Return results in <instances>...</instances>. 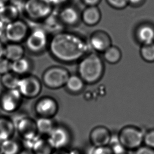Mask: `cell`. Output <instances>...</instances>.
Listing matches in <instances>:
<instances>
[{
    "label": "cell",
    "mask_w": 154,
    "mask_h": 154,
    "mask_svg": "<svg viewBox=\"0 0 154 154\" xmlns=\"http://www.w3.org/2000/svg\"><path fill=\"white\" fill-rule=\"evenodd\" d=\"M15 130L22 139L30 137L39 134L36 126V121L24 114H18L11 119Z\"/></svg>",
    "instance_id": "10"
},
{
    "label": "cell",
    "mask_w": 154,
    "mask_h": 154,
    "mask_svg": "<svg viewBox=\"0 0 154 154\" xmlns=\"http://www.w3.org/2000/svg\"><path fill=\"white\" fill-rule=\"evenodd\" d=\"M10 0H0V8L4 6L5 5L8 4Z\"/></svg>",
    "instance_id": "40"
},
{
    "label": "cell",
    "mask_w": 154,
    "mask_h": 154,
    "mask_svg": "<svg viewBox=\"0 0 154 154\" xmlns=\"http://www.w3.org/2000/svg\"><path fill=\"white\" fill-rule=\"evenodd\" d=\"M54 6L49 0H25L23 11L28 19L32 21H44L52 14Z\"/></svg>",
    "instance_id": "3"
},
{
    "label": "cell",
    "mask_w": 154,
    "mask_h": 154,
    "mask_svg": "<svg viewBox=\"0 0 154 154\" xmlns=\"http://www.w3.org/2000/svg\"><path fill=\"white\" fill-rule=\"evenodd\" d=\"M58 103L50 96H44L36 103L34 109L39 117L52 118L58 112Z\"/></svg>",
    "instance_id": "12"
},
{
    "label": "cell",
    "mask_w": 154,
    "mask_h": 154,
    "mask_svg": "<svg viewBox=\"0 0 154 154\" xmlns=\"http://www.w3.org/2000/svg\"><path fill=\"white\" fill-rule=\"evenodd\" d=\"M101 14L100 11L95 6H89L83 11L82 18L83 22L87 25H95L100 21Z\"/></svg>",
    "instance_id": "22"
},
{
    "label": "cell",
    "mask_w": 154,
    "mask_h": 154,
    "mask_svg": "<svg viewBox=\"0 0 154 154\" xmlns=\"http://www.w3.org/2000/svg\"><path fill=\"white\" fill-rule=\"evenodd\" d=\"M144 144L145 145L154 149V129L150 130L144 134Z\"/></svg>",
    "instance_id": "30"
},
{
    "label": "cell",
    "mask_w": 154,
    "mask_h": 154,
    "mask_svg": "<svg viewBox=\"0 0 154 154\" xmlns=\"http://www.w3.org/2000/svg\"><path fill=\"white\" fill-rule=\"evenodd\" d=\"M85 82L79 75H70L65 85L67 90L72 93H78L83 90Z\"/></svg>",
    "instance_id": "24"
},
{
    "label": "cell",
    "mask_w": 154,
    "mask_h": 154,
    "mask_svg": "<svg viewBox=\"0 0 154 154\" xmlns=\"http://www.w3.org/2000/svg\"><path fill=\"white\" fill-rule=\"evenodd\" d=\"M29 32L27 23L18 19L5 25L4 37L10 43H20L25 41Z\"/></svg>",
    "instance_id": "7"
},
{
    "label": "cell",
    "mask_w": 154,
    "mask_h": 154,
    "mask_svg": "<svg viewBox=\"0 0 154 154\" xmlns=\"http://www.w3.org/2000/svg\"><path fill=\"white\" fill-rule=\"evenodd\" d=\"M135 154H154V149L144 145L135 150Z\"/></svg>",
    "instance_id": "32"
},
{
    "label": "cell",
    "mask_w": 154,
    "mask_h": 154,
    "mask_svg": "<svg viewBox=\"0 0 154 154\" xmlns=\"http://www.w3.org/2000/svg\"><path fill=\"white\" fill-rule=\"evenodd\" d=\"M1 143L3 154H19L22 149L21 143L12 138Z\"/></svg>",
    "instance_id": "25"
},
{
    "label": "cell",
    "mask_w": 154,
    "mask_h": 154,
    "mask_svg": "<svg viewBox=\"0 0 154 154\" xmlns=\"http://www.w3.org/2000/svg\"><path fill=\"white\" fill-rule=\"evenodd\" d=\"M90 44L96 52L104 53L111 46V38L104 32H97L90 38Z\"/></svg>",
    "instance_id": "15"
},
{
    "label": "cell",
    "mask_w": 154,
    "mask_h": 154,
    "mask_svg": "<svg viewBox=\"0 0 154 154\" xmlns=\"http://www.w3.org/2000/svg\"><path fill=\"white\" fill-rule=\"evenodd\" d=\"M53 150L47 138H44L42 136L36 142L32 149L35 154H51Z\"/></svg>",
    "instance_id": "26"
},
{
    "label": "cell",
    "mask_w": 154,
    "mask_h": 154,
    "mask_svg": "<svg viewBox=\"0 0 154 154\" xmlns=\"http://www.w3.org/2000/svg\"><path fill=\"white\" fill-rule=\"evenodd\" d=\"M90 154H114L109 146L102 147H94V149Z\"/></svg>",
    "instance_id": "31"
},
{
    "label": "cell",
    "mask_w": 154,
    "mask_h": 154,
    "mask_svg": "<svg viewBox=\"0 0 154 154\" xmlns=\"http://www.w3.org/2000/svg\"><path fill=\"white\" fill-rule=\"evenodd\" d=\"M36 124L38 133L42 136H47L56 126L52 118L45 117H39Z\"/></svg>",
    "instance_id": "20"
},
{
    "label": "cell",
    "mask_w": 154,
    "mask_h": 154,
    "mask_svg": "<svg viewBox=\"0 0 154 154\" xmlns=\"http://www.w3.org/2000/svg\"><path fill=\"white\" fill-rule=\"evenodd\" d=\"M20 12L15 4H8L0 8V20L6 25L19 18Z\"/></svg>",
    "instance_id": "16"
},
{
    "label": "cell",
    "mask_w": 154,
    "mask_h": 154,
    "mask_svg": "<svg viewBox=\"0 0 154 154\" xmlns=\"http://www.w3.org/2000/svg\"><path fill=\"white\" fill-rule=\"evenodd\" d=\"M25 49L20 43H9L4 48V57L12 62L24 56Z\"/></svg>",
    "instance_id": "17"
},
{
    "label": "cell",
    "mask_w": 154,
    "mask_h": 154,
    "mask_svg": "<svg viewBox=\"0 0 154 154\" xmlns=\"http://www.w3.org/2000/svg\"><path fill=\"white\" fill-rule=\"evenodd\" d=\"M54 6H62L65 5L68 0H49Z\"/></svg>",
    "instance_id": "34"
},
{
    "label": "cell",
    "mask_w": 154,
    "mask_h": 154,
    "mask_svg": "<svg viewBox=\"0 0 154 154\" xmlns=\"http://www.w3.org/2000/svg\"><path fill=\"white\" fill-rule=\"evenodd\" d=\"M142 1V0H128V2H130L133 4H138Z\"/></svg>",
    "instance_id": "42"
},
{
    "label": "cell",
    "mask_w": 154,
    "mask_h": 154,
    "mask_svg": "<svg viewBox=\"0 0 154 154\" xmlns=\"http://www.w3.org/2000/svg\"><path fill=\"white\" fill-rule=\"evenodd\" d=\"M19 154H35L33 150L22 148Z\"/></svg>",
    "instance_id": "39"
},
{
    "label": "cell",
    "mask_w": 154,
    "mask_h": 154,
    "mask_svg": "<svg viewBox=\"0 0 154 154\" xmlns=\"http://www.w3.org/2000/svg\"><path fill=\"white\" fill-rule=\"evenodd\" d=\"M138 40L143 44L154 42V28L150 25H142L138 29L136 33Z\"/></svg>",
    "instance_id": "21"
},
{
    "label": "cell",
    "mask_w": 154,
    "mask_h": 154,
    "mask_svg": "<svg viewBox=\"0 0 154 154\" xmlns=\"http://www.w3.org/2000/svg\"><path fill=\"white\" fill-rule=\"evenodd\" d=\"M112 134L104 126L94 128L90 134V140L94 147L109 146Z\"/></svg>",
    "instance_id": "13"
},
{
    "label": "cell",
    "mask_w": 154,
    "mask_h": 154,
    "mask_svg": "<svg viewBox=\"0 0 154 154\" xmlns=\"http://www.w3.org/2000/svg\"><path fill=\"white\" fill-rule=\"evenodd\" d=\"M140 55L146 62H154V42L150 44H143L140 48Z\"/></svg>",
    "instance_id": "28"
},
{
    "label": "cell",
    "mask_w": 154,
    "mask_h": 154,
    "mask_svg": "<svg viewBox=\"0 0 154 154\" xmlns=\"http://www.w3.org/2000/svg\"><path fill=\"white\" fill-rule=\"evenodd\" d=\"M4 48H5V46L3 44L1 41L0 40V58L4 57Z\"/></svg>",
    "instance_id": "38"
},
{
    "label": "cell",
    "mask_w": 154,
    "mask_h": 154,
    "mask_svg": "<svg viewBox=\"0 0 154 154\" xmlns=\"http://www.w3.org/2000/svg\"><path fill=\"white\" fill-rule=\"evenodd\" d=\"M127 154V152H126V153H125V154Z\"/></svg>",
    "instance_id": "44"
},
{
    "label": "cell",
    "mask_w": 154,
    "mask_h": 154,
    "mask_svg": "<svg viewBox=\"0 0 154 154\" xmlns=\"http://www.w3.org/2000/svg\"><path fill=\"white\" fill-rule=\"evenodd\" d=\"M143 131L137 127L128 126L121 130L118 134L119 140L127 150H136L144 143Z\"/></svg>",
    "instance_id": "5"
},
{
    "label": "cell",
    "mask_w": 154,
    "mask_h": 154,
    "mask_svg": "<svg viewBox=\"0 0 154 154\" xmlns=\"http://www.w3.org/2000/svg\"><path fill=\"white\" fill-rule=\"evenodd\" d=\"M51 154H69V150H67V149H54Z\"/></svg>",
    "instance_id": "35"
},
{
    "label": "cell",
    "mask_w": 154,
    "mask_h": 154,
    "mask_svg": "<svg viewBox=\"0 0 154 154\" xmlns=\"http://www.w3.org/2000/svg\"><path fill=\"white\" fill-rule=\"evenodd\" d=\"M111 5L116 8H123L127 5L128 0H107Z\"/></svg>",
    "instance_id": "33"
},
{
    "label": "cell",
    "mask_w": 154,
    "mask_h": 154,
    "mask_svg": "<svg viewBox=\"0 0 154 154\" xmlns=\"http://www.w3.org/2000/svg\"><path fill=\"white\" fill-rule=\"evenodd\" d=\"M104 60L110 64H116L121 58V52L118 48L111 45L104 52Z\"/></svg>",
    "instance_id": "27"
},
{
    "label": "cell",
    "mask_w": 154,
    "mask_h": 154,
    "mask_svg": "<svg viewBox=\"0 0 154 154\" xmlns=\"http://www.w3.org/2000/svg\"><path fill=\"white\" fill-rule=\"evenodd\" d=\"M31 68V61L25 56L11 62V71L20 76L27 75Z\"/></svg>",
    "instance_id": "19"
},
{
    "label": "cell",
    "mask_w": 154,
    "mask_h": 154,
    "mask_svg": "<svg viewBox=\"0 0 154 154\" xmlns=\"http://www.w3.org/2000/svg\"><path fill=\"white\" fill-rule=\"evenodd\" d=\"M5 24L0 20V38L4 37V30Z\"/></svg>",
    "instance_id": "37"
},
{
    "label": "cell",
    "mask_w": 154,
    "mask_h": 154,
    "mask_svg": "<svg viewBox=\"0 0 154 154\" xmlns=\"http://www.w3.org/2000/svg\"><path fill=\"white\" fill-rule=\"evenodd\" d=\"M57 17L63 25L73 26L79 20V13L73 6H63L57 13Z\"/></svg>",
    "instance_id": "14"
},
{
    "label": "cell",
    "mask_w": 154,
    "mask_h": 154,
    "mask_svg": "<svg viewBox=\"0 0 154 154\" xmlns=\"http://www.w3.org/2000/svg\"><path fill=\"white\" fill-rule=\"evenodd\" d=\"M0 154H3V148H2V143L0 142Z\"/></svg>",
    "instance_id": "43"
},
{
    "label": "cell",
    "mask_w": 154,
    "mask_h": 154,
    "mask_svg": "<svg viewBox=\"0 0 154 154\" xmlns=\"http://www.w3.org/2000/svg\"><path fill=\"white\" fill-rule=\"evenodd\" d=\"M23 96L18 89L5 90L0 94V108L6 113H13L21 106Z\"/></svg>",
    "instance_id": "9"
},
{
    "label": "cell",
    "mask_w": 154,
    "mask_h": 154,
    "mask_svg": "<svg viewBox=\"0 0 154 154\" xmlns=\"http://www.w3.org/2000/svg\"><path fill=\"white\" fill-rule=\"evenodd\" d=\"M83 1L85 4H87L88 5H89V6H95L100 1V0H83Z\"/></svg>",
    "instance_id": "36"
},
{
    "label": "cell",
    "mask_w": 154,
    "mask_h": 154,
    "mask_svg": "<svg viewBox=\"0 0 154 154\" xmlns=\"http://www.w3.org/2000/svg\"><path fill=\"white\" fill-rule=\"evenodd\" d=\"M69 154H81V153L77 149H73L69 150Z\"/></svg>",
    "instance_id": "41"
},
{
    "label": "cell",
    "mask_w": 154,
    "mask_h": 154,
    "mask_svg": "<svg viewBox=\"0 0 154 154\" xmlns=\"http://www.w3.org/2000/svg\"><path fill=\"white\" fill-rule=\"evenodd\" d=\"M15 131V127L11 119L0 116V142L12 138Z\"/></svg>",
    "instance_id": "18"
},
{
    "label": "cell",
    "mask_w": 154,
    "mask_h": 154,
    "mask_svg": "<svg viewBox=\"0 0 154 154\" xmlns=\"http://www.w3.org/2000/svg\"><path fill=\"white\" fill-rule=\"evenodd\" d=\"M11 71V62L5 57L0 58V75H4Z\"/></svg>",
    "instance_id": "29"
},
{
    "label": "cell",
    "mask_w": 154,
    "mask_h": 154,
    "mask_svg": "<svg viewBox=\"0 0 154 154\" xmlns=\"http://www.w3.org/2000/svg\"><path fill=\"white\" fill-rule=\"evenodd\" d=\"M20 79L19 75L11 71L1 76L0 82L5 90L18 89Z\"/></svg>",
    "instance_id": "23"
},
{
    "label": "cell",
    "mask_w": 154,
    "mask_h": 154,
    "mask_svg": "<svg viewBox=\"0 0 154 154\" xmlns=\"http://www.w3.org/2000/svg\"><path fill=\"white\" fill-rule=\"evenodd\" d=\"M47 140L53 149H66L71 142V135L66 127L56 125Z\"/></svg>",
    "instance_id": "11"
},
{
    "label": "cell",
    "mask_w": 154,
    "mask_h": 154,
    "mask_svg": "<svg viewBox=\"0 0 154 154\" xmlns=\"http://www.w3.org/2000/svg\"><path fill=\"white\" fill-rule=\"evenodd\" d=\"M70 75L69 71L63 67H50L43 73L42 82L49 88L56 90L65 86Z\"/></svg>",
    "instance_id": "4"
},
{
    "label": "cell",
    "mask_w": 154,
    "mask_h": 154,
    "mask_svg": "<svg viewBox=\"0 0 154 154\" xmlns=\"http://www.w3.org/2000/svg\"><path fill=\"white\" fill-rule=\"evenodd\" d=\"M78 70L79 76L85 83H94L102 76L104 64L101 59L97 54H89L81 58Z\"/></svg>",
    "instance_id": "2"
},
{
    "label": "cell",
    "mask_w": 154,
    "mask_h": 154,
    "mask_svg": "<svg viewBox=\"0 0 154 154\" xmlns=\"http://www.w3.org/2000/svg\"><path fill=\"white\" fill-rule=\"evenodd\" d=\"M49 41L48 33L43 27H36L30 31L25 40V46L31 53H40L48 48Z\"/></svg>",
    "instance_id": "6"
},
{
    "label": "cell",
    "mask_w": 154,
    "mask_h": 154,
    "mask_svg": "<svg viewBox=\"0 0 154 154\" xmlns=\"http://www.w3.org/2000/svg\"><path fill=\"white\" fill-rule=\"evenodd\" d=\"M48 48L53 58L63 63L75 62L85 55L88 46L79 36L66 32L54 34Z\"/></svg>",
    "instance_id": "1"
},
{
    "label": "cell",
    "mask_w": 154,
    "mask_h": 154,
    "mask_svg": "<svg viewBox=\"0 0 154 154\" xmlns=\"http://www.w3.org/2000/svg\"><path fill=\"white\" fill-rule=\"evenodd\" d=\"M18 89L23 97L33 99L37 97L41 93L42 82L34 75H24L21 77Z\"/></svg>",
    "instance_id": "8"
}]
</instances>
